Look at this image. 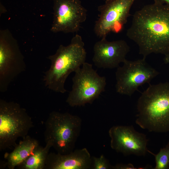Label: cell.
Here are the masks:
<instances>
[{"instance_id": "6da1fadb", "label": "cell", "mask_w": 169, "mask_h": 169, "mask_svg": "<svg viewBox=\"0 0 169 169\" xmlns=\"http://www.w3.org/2000/svg\"><path fill=\"white\" fill-rule=\"evenodd\" d=\"M127 37L146 58L152 54H169V5L154 3L134 14Z\"/></svg>"}, {"instance_id": "7a4b0ae2", "label": "cell", "mask_w": 169, "mask_h": 169, "mask_svg": "<svg viewBox=\"0 0 169 169\" xmlns=\"http://www.w3.org/2000/svg\"><path fill=\"white\" fill-rule=\"evenodd\" d=\"M136 123L149 132H169V82L150 84L137 102Z\"/></svg>"}, {"instance_id": "3957f363", "label": "cell", "mask_w": 169, "mask_h": 169, "mask_svg": "<svg viewBox=\"0 0 169 169\" xmlns=\"http://www.w3.org/2000/svg\"><path fill=\"white\" fill-rule=\"evenodd\" d=\"M81 37L76 34L69 45H60L56 53L49 57L51 65L44 78L47 87L56 92L66 91L64 85L68 76L85 62L86 52Z\"/></svg>"}, {"instance_id": "277c9868", "label": "cell", "mask_w": 169, "mask_h": 169, "mask_svg": "<svg viewBox=\"0 0 169 169\" xmlns=\"http://www.w3.org/2000/svg\"><path fill=\"white\" fill-rule=\"evenodd\" d=\"M81 125L82 120L77 115L52 111L45 123V143H50L57 153H69L74 150Z\"/></svg>"}, {"instance_id": "5b68a950", "label": "cell", "mask_w": 169, "mask_h": 169, "mask_svg": "<svg viewBox=\"0 0 169 169\" xmlns=\"http://www.w3.org/2000/svg\"><path fill=\"white\" fill-rule=\"evenodd\" d=\"M33 126L25 109L17 103L0 99V151L15 146L18 138L26 137Z\"/></svg>"}, {"instance_id": "8992f818", "label": "cell", "mask_w": 169, "mask_h": 169, "mask_svg": "<svg viewBox=\"0 0 169 169\" xmlns=\"http://www.w3.org/2000/svg\"><path fill=\"white\" fill-rule=\"evenodd\" d=\"M72 80L66 101L72 107L91 104L105 91L106 84L105 77L100 76L92 64L85 62L75 72Z\"/></svg>"}, {"instance_id": "52a82bcc", "label": "cell", "mask_w": 169, "mask_h": 169, "mask_svg": "<svg viewBox=\"0 0 169 169\" xmlns=\"http://www.w3.org/2000/svg\"><path fill=\"white\" fill-rule=\"evenodd\" d=\"M159 74L149 65L146 58L130 61L126 59L115 72V89L117 93L131 96L139 86L149 83Z\"/></svg>"}, {"instance_id": "ba28073f", "label": "cell", "mask_w": 169, "mask_h": 169, "mask_svg": "<svg viewBox=\"0 0 169 169\" xmlns=\"http://www.w3.org/2000/svg\"><path fill=\"white\" fill-rule=\"evenodd\" d=\"M24 57L16 40L8 29L0 33V90H7L10 84L25 69Z\"/></svg>"}, {"instance_id": "9c48e42d", "label": "cell", "mask_w": 169, "mask_h": 169, "mask_svg": "<svg viewBox=\"0 0 169 169\" xmlns=\"http://www.w3.org/2000/svg\"><path fill=\"white\" fill-rule=\"evenodd\" d=\"M135 0H106L98 6L100 13L94 31L100 38L106 37L110 32L121 31L127 22L131 8Z\"/></svg>"}, {"instance_id": "30bf717a", "label": "cell", "mask_w": 169, "mask_h": 169, "mask_svg": "<svg viewBox=\"0 0 169 169\" xmlns=\"http://www.w3.org/2000/svg\"><path fill=\"white\" fill-rule=\"evenodd\" d=\"M53 10L54 33H76L86 19L87 10L80 0H54Z\"/></svg>"}, {"instance_id": "8fae6325", "label": "cell", "mask_w": 169, "mask_h": 169, "mask_svg": "<svg viewBox=\"0 0 169 169\" xmlns=\"http://www.w3.org/2000/svg\"><path fill=\"white\" fill-rule=\"evenodd\" d=\"M108 133L111 147L117 152L138 156H144L148 152L146 135L136 131L132 125H114Z\"/></svg>"}, {"instance_id": "7c38bea8", "label": "cell", "mask_w": 169, "mask_h": 169, "mask_svg": "<svg viewBox=\"0 0 169 169\" xmlns=\"http://www.w3.org/2000/svg\"><path fill=\"white\" fill-rule=\"evenodd\" d=\"M106 38H102L95 44L92 61L98 68H117L126 59L130 47L124 40L110 41Z\"/></svg>"}, {"instance_id": "4fadbf2b", "label": "cell", "mask_w": 169, "mask_h": 169, "mask_svg": "<svg viewBox=\"0 0 169 169\" xmlns=\"http://www.w3.org/2000/svg\"><path fill=\"white\" fill-rule=\"evenodd\" d=\"M92 164V157L84 148L66 154L49 153L44 169H90Z\"/></svg>"}, {"instance_id": "5bb4252c", "label": "cell", "mask_w": 169, "mask_h": 169, "mask_svg": "<svg viewBox=\"0 0 169 169\" xmlns=\"http://www.w3.org/2000/svg\"><path fill=\"white\" fill-rule=\"evenodd\" d=\"M39 145L37 140L27 136L7 156L5 166L9 169H14L32 154Z\"/></svg>"}, {"instance_id": "9a60e30c", "label": "cell", "mask_w": 169, "mask_h": 169, "mask_svg": "<svg viewBox=\"0 0 169 169\" xmlns=\"http://www.w3.org/2000/svg\"><path fill=\"white\" fill-rule=\"evenodd\" d=\"M52 147L51 144L46 143L44 147L39 145L33 152L17 167L19 169H44L46 161Z\"/></svg>"}, {"instance_id": "2e32d148", "label": "cell", "mask_w": 169, "mask_h": 169, "mask_svg": "<svg viewBox=\"0 0 169 169\" xmlns=\"http://www.w3.org/2000/svg\"><path fill=\"white\" fill-rule=\"evenodd\" d=\"M148 153L155 157L156 166L154 169H169V141L165 147L160 149L157 154L150 150Z\"/></svg>"}, {"instance_id": "e0dca14e", "label": "cell", "mask_w": 169, "mask_h": 169, "mask_svg": "<svg viewBox=\"0 0 169 169\" xmlns=\"http://www.w3.org/2000/svg\"><path fill=\"white\" fill-rule=\"evenodd\" d=\"M92 169H112V166L104 156L101 155L99 157H92Z\"/></svg>"}, {"instance_id": "ac0fdd59", "label": "cell", "mask_w": 169, "mask_h": 169, "mask_svg": "<svg viewBox=\"0 0 169 169\" xmlns=\"http://www.w3.org/2000/svg\"><path fill=\"white\" fill-rule=\"evenodd\" d=\"M114 169H138L135 167L132 164H118L112 166Z\"/></svg>"}, {"instance_id": "d6986e66", "label": "cell", "mask_w": 169, "mask_h": 169, "mask_svg": "<svg viewBox=\"0 0 169 169\" xmlns=\"http://www.w3.org/2000/svg\"><path fill=\"white\" fill-rule=\"evenodd\" d=\"M154 3L159 4L169 5V0H154Z\"/></svg>"}, {"instance_id": "ffe728a7", "label": "cell", "mask_w": 169, "mask_h": 169, "mask_svg": "<svg viewBox=\"0 0 169 169\" xmlns=\"http://www.w3.org/2000/svg\"><path fill=\"white\" fill-rule=\"evenodd\" d=\"M163 60L165 64H169V54L165 55Z\"/></svg>"}]
</instances>
